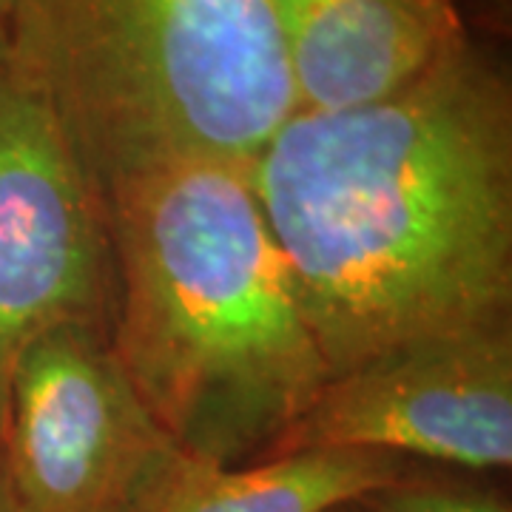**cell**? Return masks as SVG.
Returning <instances> with one entry per match:
<instances>
[{
  "label": "cell",
  "instance_id": "cell-1",
  "mask_svg": "<svg viewBox=\"0 0 512 512\" xmlns=\"http://www.w3.org/2000/svg\"><path fill=\"white\" fill-rule=\"evenodd\" d=\"M248 174L333 376L512 319V77L470 32L382 100L293 111Z\"/></svg>",
  "mask_w": 512,
  "mask_h": 512
},
{
  "label": "cell",
  "instance_id": "cell-5",
  "mask_svg": "<svg viewBox=\"0 0 512 512\" xmlns=\"http://www.w3.org/2000/svg\"><path fill=\"white\" fill-rule=\"evenodd\" d=\"M111 313L106 202L0 37V430L20 353L57 328L109 333Z\"/></svg>",
  "mask_w": 512,
  "mask_h": 512
},
{
  "label": "cell",
  "instance_id": "cell-8",
  "mask_svg": "<svg viewBox=\"0 0 512 512\" xmlns=\"http://www.w3.org/2000/svg\"><path fill=\"white\" fill-rule=\"evenodd\" d=\"M413 467L353 447H313L239 467L183 456L148 512H330L390 487Z\"/></svg>",
  "mask_w": 512,
  "mask_h": 512
},
{
  "label": "cell",
  "instance_id": "cell-11",
  "mask_svg": "<svg viewBox=\"0 0 512 512\" xmlns=\"http://www.w3.org/2000/svg\"><path fill=\"white\" fill-rule=\"evenodd\" d=\"M0 512H15L12 495H9V484H6V473H3V458H0Z\"/></svg>",
  "mask_w": 512,
  "mask_h": 512
},
{
  "label": "cell",
  "instance_id": "cell-6",
  "mask_svg": "<svg viewBox=\"0 0 512 512\" xmlns=\"http://www.w3.org/2000/svg\"><path fill=\"white\" fill-rule=\"evenodd\" d=\"M313 447L510 470L512 319L421 336L330 376L268 458Z\"/></svg>",
  "mask_w": 512,
  "mask_h": 512
},
{
  "label": "cell",
  "instance_id": "cell-10",
  "mask_svg": "<svg viewBox=\"0 0 512 512\" xmlns=\"http://www.w3.org/2000/svg\"><path fill=\"white\" fill-rule=\"evenodd\" d=\"M404 6L416 9L419 15L433 20L444 32H464V20H461V0H402Z\"/></svg>",
  "mask_w": 512,
  "mask_h": 512
},
{
  "label": "cell",
  "instance_id": "cell-12",
  "mask_svg": "<svg viewBox=\"0 0 512 512\" xmlns=\"http://www.w3.org/2000/svg\"><path fill=\"white\" fill-rule=\"evenodd\" d=\"M9 12H12V0H0V37H3V32H6Z\"/></svg>",
  "mask_w": 512,
  "mask_h": 512
},
{
  "label": "cell",
  "instance_id": "cell-4",
  "mask_svg": "<svg viewBox=\"0 0 512 512\" xmlns=\"http://www.w3.org/2000/svg\"><path fill=\"white\" fill-rule=\"evenodd\" d=\"M183 450L100 328H57L20 353L0 458L15 512H148Z\"/></svg>",
  "mask_w": 512,
  "mask_h": 512
},
{
  "label": "cell",
  "instance_id": "cell-2",
  "mask_svg": "<svg viewBox=\"0 0 512 512\" xmlns=\"http://www.w3.org/2000/svg\"><path fill=\"white\" fill-rule=\"evenodd\" d=\"M103 202L109 339L134 390L185 456L222 467L268 458L333 373L248 163L165 165Z\"/></svg>",
  "mask_w": 512,
  "mask_h": 512
},
{
  "label": "cell",
  "instance_id": "cell-13",
  "mask_svg": "<svg viewBox=\"0 0 512 512\" xmlns=\"http://www.w3.org/2000/svg\"><path fill=\"white\" fill-rule=\"evenodd\" d=\"M330 512H367L365 507H362V501H350V504H342V507H336V510Z\"/></svg>",
  "mask_w": 512,
  "mask_h": 512
},
{
  "label": "cell",
  "instance_id": "cell-9",
  "mask_svg": "<svg viewBox=\"0 0 512 512\" xmlns=\"http://www.w3.org/2000/svg\"><path fill=\"white\" fill-rule=\"evenodd\" d=\"M362 507L367 512H512L510 498L498 490L441 481L416 467L390 487L362 498Z\"/></svg>",
  "mask_w": 512,
  "mask_h": 512
},
{
  "label": "cell",
  "instance_id": "cell-3",
  "mask_svg": "<svg viewBox=\"0 0 512 512\" xmlns=\"http://www.w3.org/2000/svg\"><path fill=\"white\" fill-rule=\"evenodd\" d=\"M3 43L100 197L165 165L251 163L296 111L268 0H12Z\"/></svg>",
  "mask_w": 512,
  "mask_h": 512
},
{
  "label": "cell",
  "instance_id": "cell-7",
  "mask_svg": "<svg viewBox=\"0 0 512 512\" xmlns=\"http://www.w3.org/2000/svg\"><path fill=\"white\" fill-rule=\"evenodd\" d=\"M268 6L296 111H342L382 100L461 35L444 32L402 0H268Z\"/></svg>",
  "mask_w": 512,
  "mask_h": 512
}]
</instances>
